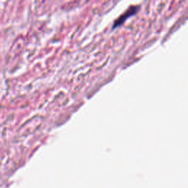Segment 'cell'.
Listing matches in <instances>:
<instances>
[{
    "label": "cell",
    "instance_id": "obj_1",
    "mask_svg": "<svg viewBox=\"0 0 188 188\" xmlns=\"http://www.w3.org/2000/svg\"><path fill=\"white\" fill-rule=\"evenodd\" d=\"M140 8L139 6H132V7H129L127 10L124 13L123 15H121L116 21H115L114 23V26H113V28L117 27H119L120 25L122 24L124 21L127 19L129 17L132 16L134 14H135L137 13V11L138 10V9Z\"/></svg>",
    "mask_w": 188,
    "mask_h": 188
}]
</instances>
